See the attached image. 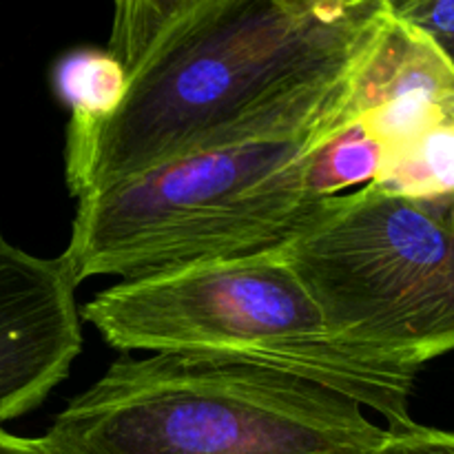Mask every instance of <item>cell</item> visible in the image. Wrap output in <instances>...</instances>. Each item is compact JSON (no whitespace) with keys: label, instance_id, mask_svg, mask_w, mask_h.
Returning <instances> with one entry per match:
<instances>
[{"label":"cell","instance_id":"obj_6","mask_svg":"<svg viewBox=\"0 0 454 454\" xmlns=\"http://www.w3.org/2000/svg\"><path fill=\"white\" fill-rule=\"evenodd\" d=\"M75 288L62 257H35L0 235V428L69 375L82 350Z\"/></svg>","mask_w":454,"mask_h":454},{"label":"cell","instance_id":"obj_12","mask_svg":"<svg viewBox=\"0 0 454 454\" xmlns=\"http://www.w3.org/2000/svg\"><path fill=\"white\" fill-rule=\"evenodd\" d=\"M375 454H454V433L408 426V428L388 430L386 439Z\"/></svg>","mask_w":454,"mask_h":454},{"label":"cell","instance_id":"obj_1","mask_svg":"<svg viewBox=\"0 0 454 454\" xmlns=\"http://www.w3.org/2000/svg\"><path fill=\"white\" fill-rule=\"evenodd\" d=\"M388 0H124L106 51L127 91L65 167L75 200L162 164L286 137L348 102Z\"/></svg>","mask_w":454,"mask_h":454},{"label":"cell","instance_id":"obj_2","mask_svg":"<svg viewBox=\"0 0 454 454\" xmlns=\"http://www.w3.org/2000/svg\"><path fill=\"white\" fill-rule=\"evenodd\" d=\"M348 124L346 102L306 131L189 155L82 195L60 255L75 286L98 275L131 282L278 251L328 202L309 191L306 168Z\"/></svg>","mask_w":454,"mask_h":454},{"label":"cell","instance_id":"obj_10","mask_svg":"<svg viewBox=\"0 0 454 454\" xmlns=\"http://www.w3.org/2000/svg\"><path fill=\"white\" fill-rule=\"evenodd\" d=\"M406 198H442L454 193V127L437 129L381 162L372 182Z\"/></svg>","mask_w":454,"mask_h":454},{"label":"cell","instance_id":"obj_11","mask_svg":"<svg viewBox=\"0 0 454 454\" xmlns=\"http://www.w3.org/2000/svg\"><path fill=\"white\" fill-rule=\"evenodd\" d=\"M390 9L419 29L454 69V0H390Z\"/></svg>","mask_w":454,"mask_h":454},{"label":"cell","instance_id":"obj_9","mask_svg":"<svg viewBox=\"0 0 454 454\" xmlns=\"http://www.w3.org/2000/svg\"><path fill=\"white\" fill-rule=\"evenodd\" d=\"M381 146L364 124L353 122L313 151L306 168V186L313 195L331 200L350 186L372 184L381 168Z\"/></svg>","mask_w":454,"mask_h":454},{"label":"cell","instance_id":"obj_3","mask_svg":"<svg viewBox=\"0 0 454 454\" xmlns=\"http://www.w3.org/2000/svg\"><path fill=\"white\" fill-rule=\"evenodd\" d=\"M384 439L326 386L167 353L124 355L44 434L58 454H375Z\"/></svg>","mask_w":454,"mask_h":454},{"label":"cell","instance_id":"obj_4","mask_svg":"<svg viewBox=\"0 0 454 454\" xmlns=\"http://www.w3.org/2000/svg\"><path fill=\"white\" fill-rule=\"evenodd\" d=\"M114 348L269 368L326 386L380 412L388 430L412 426L417 372L355 348L278 253L120 282L82 309Z\"/></svg>","mask_w":454,"mask_h":454},{"label":"cell","instance_id":"obj_5","mask_svg":"<svg viewBox=\"0 0 454 454\" xmlns=\"http://www.w3.org/2000/svg\"><path fill=\"white\" fill-rule=\"evenodd\" d=\"M275 253L355 348L412 371L454 350V193L362 186Z\"/></svg>","mask_w":454,"mask_h":454},{"label":"cell","instance_id":"obj_7","mask_svg":"<svg viewBox=\"0 0 454 454\" xmlns=\"http://www.w3.org/2000/svg\"><path fill=\"white\" fill-rule=\"evenodd\" d=\"M348 111L380 142L384 162L430 131L454 127V69L390 9L355 71Z\"/></svg>","mask_w":454,"mask_h":454},{"label":"cell","instance_id":"obj_13","mask_svg":"<svg viewBox=\"0 0 454 454\" xmlns=\"http://www.w3.org/2000/svg\"><path fill=\"white\" fill-rule=\"evenodd\" d=\"M0 454H58L44 442V437H18L0 428Z\"/></svg>","mask_w":454,"mask_h":454},{"label":"cell","instance_id":"obj_8","mask_svg":"<svg viewBox=\"0 0 454 454\" xmlns=\"http://www.w3.org/2000/svg\"><path fill=\"white\" fill-rule=\"evenodd\" d=\"M53 89L71 109L65 146L67 167L89 149L102 124L115 114L127 91V75L106 49L82 47L67 51L53 65Z\"/></svg>","mask_w":454,"mask_h":454}]
</instances>
